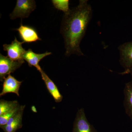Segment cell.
<instances>
[{"mask_svg": "<svg viewBox=\"0 0 132 132\" xmlns=\"http://www.w3.org/2000/svg\"><path fill=\"white\" fill-rule=\"evenodd\" d=\"M92 13L88 1L80 0L78 6L64 14L60 32L64 39L66 56L84 55L80 45L92 19Z\"/></svg>", "mask_w": 132, "mask_h": 132, "instance_id": "cell-1", "label": "cell"}, {"mask_svg": "<svg viewBox=\"0 0 132 132\" xmlns=\"http://www.w3.org/2000/svg\"><path fill=\"white\" fill-rule=\"evenodd\" d=\"M36 8L35 2L34 0H17L15 7L10 15V19L27 18Z\"/></svg>", "mask_w": 132, "mask_h": 132, "instance_id": "cell-2", "label": "cell"}, {"mask_svg": "<svg viewBox=\"0 0 132 132\" xmlns=\"http://www.w3.org/2000/svg\"><path fill=\"white\" fill-rule=\"evenodd\" d=\"M24 62V60L14 61L0 54V80L4 81L7 75L13 73Z\"/></svg>", "mask_w": 132, "mask_h": 132, "instance_id": "cell-3", "label": "cell"}, {"mask_svg": "<svg viewBox=\"0 0 132 132\" xmlns=\"http://www.w3.org/2000/svg\"><path fill=\"white\" fill-rule=\"evenodd\" d=\"M120 64L125 69L121 74L132 75V41L126 43L120 46Z\"/></svg>", "mask_w": 132, "mask_h": 132, "instance_id": "cell-4", "label": "cell"}, {"mask_svg": "<svg viewBox=\"0 0 132 132\" xmlns=\"http://www.w3.org/2000/svg\"><path fill=\"white\" fill-rule=\"evenodd\" d=\"M72 132H98L88 120L83 108L79 109L78 111Z\"/></svg>", "mask_w": 132, "mask_h": 132, "instance_id": "cell-5", "label": "cell"}, {"mask_svg": "<svg viewBox=\"0 0 132 132\" xmlns=\"http://www.w3.org/2000/svg\"><path fill=\"white\" fill-rule=\"evenodd\" d=\"M24 43L23 42H20L17 40L15 37L11 44L3 45V50L7 52V57L13 60H24L23 55L26 51L22 47V45Z\"/></svg>", "mask_w": 132, "mask_h": 132, "instance_id": "cell-6", "label": "cell"}, {"mask_svg": "<svg viewBox=\"0 0 132 132\" xmlns=\"http://www.w3.org/2000/svg\"><path fill=\"white\" fill-rule=\"evenodd\" d=\"M15 30L19 32L20 37L23 42L31 43L41 40L37 31L35 29L30 26H24L21 23L19 28Z\"/></svg>", "mask_w": 132, "mask_h": 132, "instance_id": "cell-7", "label": "cell"}, {"mask_svg": "<svg viewBox=\"0 0 132 132\" xmlns=\"http://www.w3.org/2000/svg\"><path fill=\"white\" fill-rule=\"evenodd\" d=\"M22 81H19L11 75H9L3 81L2 91L0 96H3L9 93H13L19 96V91Z\"/></svg>", "mask_w": 132, "mask_h": 132, "instance_id": "cell-8", "label": "cell"}, {"mask_svg": "<svg viewBox=\"0 0 132 132\" xmlns=\"http://www.w3.org/2000/svg\"><path fill=\"white\" fill-rule=\"evenodd\" d=\"M51 52H46L44 53L37 54L33 52L32 49L26 51L23 55V59L26 61L30 67H35L38 71L42 69L39 65L40 61L43 58L52 54Z\"/></svg>", "mask_w": 132, "mask_h": 132, "instance_id": "cell-9", "label": "cell"}, {"mask_svg": "<svg viewBox=\"0 0 132 132\" xmlns=\"http://www.w3.org/2000/svg\"><path fill=\"white\" fill-rule=\"evenodd\" d=\"M25 105H22L20 110L13 116L4 126L1 128L5 132H16L22 127V119Z\"/></svg>", "mask_w": 132, "mask_h": 132, "instance_id": "cell-10", "label": "cell"}, {"mask_svg": "<svg viewBox=\"0 0 132 132\" xmlns=\"http://www.w3.org/2000/svg\"><path fill=\"white\" fill-rule=\"evenodd\" d=\"M39 72L41 75L42 80L45 82L47 88L54 99L55 101L58 103L61 102L62 101L63 97L59 92L56 85L42 69Z\"/></svg>", "mask_w": 132, "mask_h": 132, "instance_id": "cell-11", "label": "cell"}, {"mask_svg": "<svg viewBox=\"0 0 132 132\" xmlns=\"http://www.w3.org/2000/svg\"><path fill=\"white\" fill-rule=\"evenodd\" d=\"M124 93V105L125 111L132 120V81L126 83Z\"/></svg>", "mask_w": 132, "mask_h": 132, "instance_id": "cell-12", "label": "cell"}, {"mask_svg": "<svg viewBox=\"0 0 132 132\" xmlns=\"http://www.w3.org/2000/svg\"><path fill=\"white\" fill-rule=\"evenodd\" d=\"M17 101H7L1 100L0 101V116L20 105Z\"/></svg>", "mask_w": 132, "mask_h": 132, "instance_id": "cell-13", "label": "cell"}, {"mask_svg": "<svg viewBox=\"0 0 132 132\" xmlns=\"http://www.w3.org/2000/svg\"><path fill=\"white\" fill-rule=\"evenodd\" d=\"M22 106V105H20L3 115L0 116V127L1 128L5 126L9 120L19 112Z\"/></svg>", "mask_w": 132, "mask_h": 132, "instance_id": "cell-14", "label": "cell"}, {"mask_svg": "<svg viewBox=\"0 0 132 132\" xmlns=\"http://www.w3.org/2000/svg\"><path fill=\"white\" fill-rule=\"evenodd\" d=\"M52 2L55 8L63 11L64 14L68 13L70 10L68 0H52Z\"/></svg>", "mask_w": 132, "mask_h": 132, "instance_id": "cell-15", "label": "cell"}, {"mask_svg": "<svg viewBox=\"0 0 132 132\" xmlns=\"http://www.w3.org/2000/svg\"><path fill=\"white\" fill-rule=\"evenodd\" d=\"M32 111H34V112H36V109L35 108L34 106H33L32 107Z\"/></svg>", "mask_w": 132, "mask_h": 132, "instance_id": "cell-16", "label": "cell"}]
</instances>
